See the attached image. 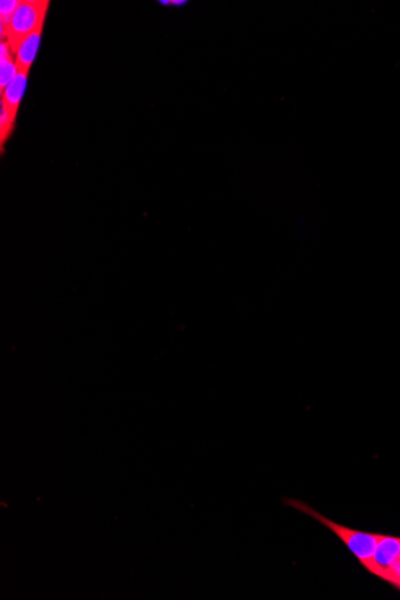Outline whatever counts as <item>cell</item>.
<instances>
[{
    "instance_id": "obj_1",
    "label": "cell",
    "mask_w": 400,
    "mask_h": 600,
    "mask_svg": "<svg viewBox=\"0 0 400 600\" xmlns=\"http://www.w3.org/2000/svg\"><path fill=\"white\" fill-rule=\"evenodd\" d=\"M285 503L286 506L292 507V509L311 517V519L318 521L319 524L328 528L332 534L337 536V538L341 539L343 544L356 557L361 566L367 571H370L380 534H370V532L353 530V528L343 527V525L324 517L323 514L315 510L313 507L307 505L306 502L300 501V500L285 499Z\"/></svg>"
},
{
    "instance_id": "obj_2",
    "label": "cell",
    "mask_w": 400,
    "mask_h": 600,
    "mask_svg": "<svg viewBox=\"0 0 400 600\" xmlns=\"http://www.w3.org/2000/svg\"><path fill=\"white\" fill-rule=\"evenodd\" d=\"M48 6V0H23L21 2L5 34V40H8L13 56L16 55L24 39L33 34L38 28L45 26Z\"/></svg>"
},
{
    "instance_id": "obj_3",
    "label": "cell",
    "mask_w": 400,
    "mask_h": 600,
    "mask_svg": "<svg viewBox=\"0 0 400 600\" xmlns=\"http://www.w3.org/2000/svg\"><path fill=\"white\" fill-rule=\"evenodd\" d=\"M400 556V537L380 535L368 573L384 580L393 561Z\"/></svg>"
},
{
    "instance_id": "obj_4",
    "label": "cell",
    "mask_w": 400,
    "mask_h": 600,
    "mask_svg": "<svg viewBox=\"0 0 400 600\" xmlns=\"http://www.w3.org/2000/svg\"><path fill=\"white\" fill-rule=\"evenodd\" d=\"M42 30H44V27L38 28L37 31L24 39L19 49H17L15 62L20 73L30 74V67L33 65L35 58H37L38 48H40Z\"/></svg>"
},
{
    "instance_id": "obj_5",
    "label": "cell",
    "mask_w": 400,
    "mask_h": 600,
    "mask_svg": "<svg viewBox=\"0 0 400 600\" xmlns=\"http://www.w3.org/2000/svg\"><path fill=\"white\" fill-rule=\"evenodd\" d=\"M28 84V74L19 73L12 83L2 91V104L17 116L21 102H22L24 92H26Z\"/></svg>"
},
{
    "instance_id": "obj_6",
    "label": "cell",
    "mask_w": 400,
    "mask_h": 600,
    "mask_svg": "<svg viewBox=\"0 0 400 600\" xmlns=\"http://www.w3.org/2000/svg\"><path fill=\"white\" fill-rule=\"evenodd\" d=\"M17 116L4 104L0 102V140H2V148H4L5 141L12 136L13 127H15Z\"/></svg>"
},
{
    "instance_id": "obj_7",
    "label": "cell",
    "mask_w": 400,
    "mask_h": 600,
    "mask_svg": "<svg viewBox=\"0 0 400 600\" xmlns=\"http://www.w3.org/2000/svg\"><path fill=\"white\" fill-rule=\"evenodd\" d=\"M384 581L387 582L389 586L396 591H400V556L398 559L393 561L389 566L387 573L385 575Z\"/></svg>"
}]
</instances>
